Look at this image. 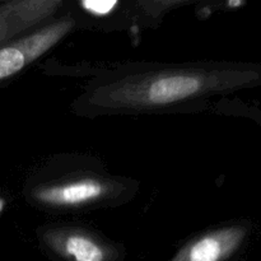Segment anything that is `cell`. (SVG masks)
Returning <instances> with one entry per match:
<instances>
[{
  "label": "cell",
  "mask_w": 261,
  "mask_h": 261,
  "mask_svg": "<svg viewBox=\"0 0 261 261\" xmlns=\"http://www.w3.org/2000/svg\"><path fill=\"white\" fill-rule=\"evenodd\" d=\"M261 86V64L226 63L170 68L101 84L87 105L101 112L145 111L199 97Z\"/></svg>",
  "instance_id": "cell-1"
},
{
  "label": "cell",
  "mask_w": 261,
  "mask_h": 261,
  "mask_svg": "<svg viewBox=\"0 0 261 261\" xmlns=\"http://www.w3.org/2000/svg\"><path fill=\"white\" fill-rule=\"evenodd\" d=\"M69 15L33 31L30 35L0 46V82L12 78L53 48L74 27Z\"/></svg>",
  "instance_id": "cell-2"
},
{
  "label": "cell",
  "mask_w": 261,
  "mask_h": 261,
  "mask_svg": "<svg viewBox=\"0 0 261 261\" xmlns=\"http://www.w3.org/2000/svg\"><path fill=\"white\" fill-rule=\"evenodd\" d=\"M247 234V224L219 227L189 242L171 261H228L241 249Z\"/></svg>",
  "instance_id": "cell-3"
},
{
  "label": "cell",
  "mask_w": 261,
  "mask_h": 261,
  "mask_svg": "<svg viewBox=\"0 0 261 261\" xmlns=\"http://www.w3.org/2000/svg\"><path fill=\"white\" fill-rule=\"evenodd\" d=\"M46 246L66 261H112L114 252L98 237L78 228L50 229L43 236Z\"/></svg>",
  "instance_id": "cell-4"
},
{
  "label": "cell",
  "mask_w": 261,
  "mask_h": 261,
  "mask_svg": "<svg viewBox=\"0 0 261 261\" xmlns=\"http://www.w3.org/2000/svg\"><path fill=\"white\" fill-rule=\"evenodd\" d=\"M110 193V184L99 178H78L54 185L40 186L33 191L37 203L56 208H73L96 203L106 198Z\"/></svg>",
  "instance_id": "cell-5"
},
{
  "label": "cell",
  "mask_w": 261,
  "mask_h": 261,
  "mask_svg": "<svg viewBox=\"0 0 261 261\" xmlns=\"http://www.w3.org/2000/svg\"><path fill=\"white\" fill-rule=\"evenodd\" d=\"M60 5L61 2L56 0H27L0 5V46L50 17Z\"/></svg>",
  "instance_id": "cell-6"
},
{
  "label": "cell",
  "mask_w": 261,
  "mask_h": 261,
  "mask_svg": "<svg viewBox=\"0 0 261 261\" xmlns=\"http://www.w3.org/2000/svg\"><path fill=\"white\" fill-rule=\"evenodd\" d=\"M119 5L117 2H106V0H101V2H83L82 7L87 10V12L92 13L94 15H106L110 12L114 10V8Z\"/></svg>",
  "instance_id": "cell-7"
},
{
  "label": "cell",
  "mask_w": 261,
  "mask_h": 261,
  "mask_svg": "<svg viewBox=\"0 0 261 261\" xmlns=\"http://www.w3.org/2000/svg\"><path fill=\"white\" fill-rule=\"evenodd\" d=\"M247 116L254 119L255 121L259 122L261 125V107H256V109H250L249 112H247Z\"/></svg>",
  "instance_id": "cell-8"
}]
</instances>
